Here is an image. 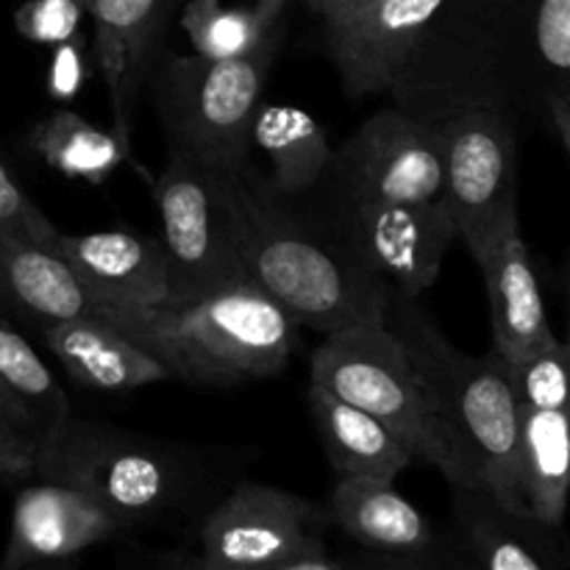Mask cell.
Wrapping results in <instances>:
<instances>
[{
  "label": "cell",
  "instance_id": "1",
  "mask_svg": "<svg viewBox=\"0 0 570 570\" xmlns=\"http://www.w3.org/2000/svg\"><path fill=\"white\" fill-rule=\"evenodd\" d=\"M226 193L250 282L301 328L332 334L384 321L390 287L323 217L295 209L250 161L226 170Z\"/></svg>",
  "mask_w": 570,
  "mask_h": 570
},
{
  "label": "cell",
  "instance_id": "2",
  "mask_svg": "<svg viewBox=\"0 0 570 570\" xmlns=\"http://www.w3.org/2000/svg\"><path fill=\"white\" fill-rule=\"evenodd\" d=\"M384 323L415 365L438 432L451 488H476L510 510H527L521 488V404L507 362L495 351L465 354L421 309L390 289Z\"/></svg>",
  "mask_w": 570,
  "mask_h": 570
},
{
  "label": "cell",
  "instance_id": "3",
  "mask_svg": "<svg viewBox=\"0 0 570 570\" xmlns=\"http://www.w3.org/2000/svg\"><path fill=\"white\" fill-rule=\"evenodd\" d=\"M98 317L148 348L170 379L212 387L282 373L301 332L289 312L254 282L232 284L184 304L109 306Z\"/></svg>",
  "mask_w": 570,
  "mask_h": 570
},
{
  "label": "cell",
  "instance_id": "4",
  "mask_svg": "<svg viewBox=\"0 0 570 570\" xmlns=\"http://www.w3.org/2000/svg\"><path fill=\"white\" fill-rule=\"evenodd\" d=\"M282 28L248 56L212 61L204 56H167L150 81L156 115L173 154L215 170L248 165L250 126L262 106Z\"/></svg>",
  "mask_w": 570,
  "mask_h": 570
},
{
  "label": "cell",
  "instance_id": "5",
  "mask_svg": "<svg viewBox=\"0 0 570 570\" xmlns=\"http://www.w3.org/2000/svg\"><path fill=\"white\" fill-rule=\"evenodd\" d=\"M309 384L379 417L417 465L445 473L449 454L410 354L384 321L326 334L309 360Z\"/></svg>",
  "mask_w": 570,
  "mask_h": 570
},
{
  "label": "cell",
  "instance_id": "6",
  "mask_svg": "<svg viewBox=\"0 0 570 570\" xmlns=\"http://www.w3.org/2000/svg\"><path fill=\"white\" fill-rule=\"evenodd\" d=\"M154 198L170 282L167 304H184L250 282L228 204L226 170L198 165L170 150L165 170L154 181Z\"/></svg>",
  "mask_w": 570,
  "mask_h": 570
},
{
  "label": "cell",
  "instance_id": "7",
  "mask_svg": "<svg viewBox=\"0 0 570 570\" xmlns=\"http://www.w3.org/2000/svg\"><path fill=\"white\" fill-rule=\"evenodd\" d=\"M33 476L83 490L126 529L159 518L184 493V473L167 451L76 417L39 460Z\"/></svg>",
  "mask_w": 570,
  "mask_h": 570
},
{
  "label": "cell",
  "instance_id": "8",
  "mask_svg": "<svg viewBox=\"0 0 570 570\" xmlns=\"http://www.w3.org/2000/svg\"><path fill=\"white\" fill-rule=\"evenodd\" d=\"M443 154L440 200L454 217L456 234L471 248L518 204V122L495 106H462L426 120Z\"/></svg>",
  "mask_w": 570,
  "mask_h": 570
},
{
  "label": "cell",
  "instance_id": "9",
  "mask_svg": "<svg viewBox=\"0 0 570 570\" xmlns=\"http://www.w3.org/2000/svg\"><path fill=\"white\" fill-rule=\"evenodd\" d=\"M443 154L434 128L401 106L367 117L334 150L323 181L328 198L360 204H410L443 193Z\"/></svg>",
  "mask_w": 570,
  "mask_h": 570
},
{
  "label": "cell",
  "instance_id": "10",
  "mask_svg": "<svg viewBox=\"0 0 570 570\" xmlns=\"http://www.w3.org/2000/svg\"><path fill=\"white\" fill-rule=\"evenodd\" d=\"M323 220L390 289L421 298L443 273L454 217L440 198L410 204H360L328 198Z\"/></svg>",
  "mask_w": 570,
  "mask_h": 570
},
{
  "label": "cell",
  "instance_id": "11",
  "mask_svg": "<svg viewBox=\"0 0 570 570\" xmlns=\"http://www.w3.org/2000/svg\"><path fill=\"white\" fill-rule=\"evenodd\" d=\"M323 518L317 504L301 495L243 482L206 515L200 557L193 562L198 570H256L326 551Z\"/></svg>",
  "mask_w": 570,
  "mask_h": 570
},
{
  "label": "cell",
  "instance_id": "12",
  "mask_svg": "<svg viewBox=\"0 0 570 570\" xmlns=\"http://www.w3.org/2000/svg\"><path fill=\"white\" fill-rule=\"evenodd\" d=\"M449 0H362L323 17L326 45L351 98L390 92Z\"/></svg>",
  "mask_w": 570,
  "mask_h": 570
},
{
  "label": "cell",
  "instance_id": "13",
  "mask_svg": "<svg viewBox=\"0 0 570 570\" xmlns=\"http://www.w3.org/2000/svg\"><path fill=\"white\" fill-rule=\"evenodd\" d=\"M128 532L98 499L72 484L37 479L17 493L0 570L76 562L92 546Z\"/></svg>",
  "mask_w": 570,
  "mask_h": 570
},
{
  "label": "cell",
  "instance_id": "14",
  "mask_svg": "<svg viewBox=\"0 0 570 570\" xmlns=\"http://www.w3.org/2000/svg\"><path fill=\"white\" fill-rule=\"evenodd\" d=\"M468 250L476 259L488 289L495 354L504 362H518L532 351L554 343L557 334L551 332L546 315L538 273L523 243L518 204L507 206L488 234Z\"/></svg>",
  "mask_w": 570,
  "mask_h": 570
},
{
  "label": "cell",
  "instance_id": "15",
  "mask_svg": "<svg viewBox=\"0 0 570 570\" xmlns=\"http://www.w3.org/2000/svg\"><path fill=\"white\" fill-rule=\"evenodd\" d=\"M48 245L87 284L100 312L109 306H161L170 298L167 256L159 237L131 228L89 234H65L56 228Z\"/></svg>",
  "mask_w": 570,
  "mask_h": 570
},
{
  "label": "cell",
  "instance_id": "16",
  "mask_svg": "<svg viewBox=\"0 0 570 570\" xmlns=\"http://www.w3.org/2000/svg\"><path fill=\"white\" fill-rule=\"evenodd\" d=\"M454 493V551L471 570H570L562 529L476 488Z\"/></svg>",
  "mask_w": 570,
  "mask_h": 570
},
{
  "label": "cell",
  "instance_id": "17",
  "mask_svg": "<svg viewBox=\"0 0 570 570\" xmlns=\"http://www.w3.org/2000/svg\"><path fill=\"white\" fill-rule=\"evenodd\" d=\"M95 22V61L106 78L115 134L131 148L134 109L154 50L167 0H87Z\"/></svg>",
  "mask_w": 570,
  "mask_h": 570
},
{
  "label": "cell",
  "instance_id": "18",
  "mask_svg": "<svg viewBox=\"0 0 570 570\" xmlns=\"http://www.w3.org/2000/svg\"><path fill=\"white\" fill-rule=\"evenodd\" d=\"M0 312L33 328L100 315L78 273L50 248L22 234H0Z\"/></svg>",
  "mask_w": 570,
  "mask_h": 570
},
{
  "label": "cell",
  "instance_id": "19",
  "mask_svg": "<svg viewBox=\"0 0 570 570\" xmlns=\"http://www.w3.org/2000/svg\"><path fill=\"white\" fill-rule=\"evenodd\" d=\"M37 334L78 387L131 393L170 379L167 367L148 348L98 315L53 323Z\"/></svg>",
  "mask_w": 570,
  "mask_h": 570
},
{
  "label": "cell",
  "instance_id": "20",
  "mask_svg": "<svg viewBox=\"0 0 570 570\" xmlns=\"http://www.w3.org/2000/svg\"><path fill=\"white\" fill-rule=\"evenodd\" d=\"M507 70L521 109L570 100V0H534L523 22L501 26Z\"/></svg>",
  "mask_w": 570,
  "mask_h": 570
},
{
  "label": "cell",
  "instance_id": "21",
  "mask_svg": "<svg viewBox=\"0 0 570 570\" xmlns=\"http://www.w3.org/2000/svg\"><path fill=\"white\" fill-rule=\"evenodd\" d=\"M326 518L365 551L421 554L438 546L426 515L387 479L340 476Z\"/></svg>",
  "mask_w": 570,
  "mask_h": 570
},
{
  "label": "cell",
  "instance_id": "22",
  "mask_svg": "<svg viewBox=\"0 0 570 570\" xmlns=\"http://www.w3.org/2000/svg\"><path fill=\"white\" fill-rule=\"evenodd\" d=\"M306 404L326 449L328 465L337 471V476H373L395 482L406 468L415 465L410 449L379 417L367 415L360 406L315 384L306 390Z\"/></svg>",
  "mask_w": 570,
  "mask_h": 570
},
{
  "label": "cell",
  "instance_id": "23",
  "mask_svg": "<svg viewBox=\"0 0 570 570\" xmlns=\"http://www.w3.org/2000/svg\"><path fill=\"white\" fill-rule=\"evenodd\" d=\"M250 142L271 159L273 189L284 198H306L328 176L334 150L326 128L289 104H262L250 126Z\"/></svg>",
  "mask_w": 570,
  "mask_h": 570
},
{
  "label": "cell",
  "instance_id": "24",
  "mask_svg": "<svg viewBox=\"0 0 570 570\" xmlns=\"http://www.w3.org/2000/svg\"><path fill=\"white\" fill-rule=\"evenodd\" d=\"M0 390L37 451V465L72 421L70 399L37 348L0 312Z\"/></svg>",
  "mask_w": 570,
  "mask_h": 570
},
{
  "label": "cell",
  "instance_id": "25",
  "mask_svg": "<svg viewBox=\"0 0 570 570\" xmlns=\"http://www.w3.org/2000/svg\"><path fill=\"white\" fill-rule=\"evenodd\" d=\"M521 488L529 515L562 529L570 504V412L521 406Z\"/></svg>",
  "mask_w": 570,
  "mask_h": 570
},
{
  "label": "cell",
  "instance_id": "26",
  "mask_svg": "<svg viewBox=\"0 0 570 570\" xmlns=\"http://www.w3.org/2000/svg\"><path fill=\"white\" fill-rule=\"evenodd\" d=\"M28 148L50 170L65 178H78L100 187L131 159V148L104 126L81 117L72 109H56L28 134Z\"/></svg>",
  "mask_w": 570,
  "mask_h": 570
},
{
  "label": "cell",
  "instance_id": "27",
  "mask_svg": "<svg viewBox=\"0 0 570 570\" xmlns=\"http://www.w3.org/2000/svg\"><path fill=\"white\" fill-rule=\"evenodd\" d=\"M181 28L193 45V53L212 61L254 53L276 31L262 26L254 6H226L223 0H187Z\"/></svg>",
  "mask_w": 570,
  "mask_h": 570
},
{
  "label": "cell",
  "instance_id": "28",
  "mask_svg": "<svg viewBox=\"0 0 570 570\" xmlns=\"http://www.w3.org/2000/svg\"><path fill=\"white\" fill-rule=\"evenodd\" d=\"M507 371L523 410L570 412V348L566 340L557 337L523 360L507 362Z\"/></svg>",
  "mask_w": 570,
  "mask_h": 570
},
{
  "label": "cell",
  "instance_id": "29",
  "mask_svg": "<svg viewBox=\"0 0 570 570\" xmlns=\"http://www.w3.org/2000/svg\"><path fill=\"white\" fill-rule=\"evenodd\" d=\"M87 14V0H26L14 11V28L28 42L53 48L78 37Z\"/></svg>",
  "mask_w": 570,
  "mask_h": 570
},
{
  "label": "cell",
  "instance_id": "30",
  "mask_svg": "<svg viewBox=\"0 0 570 570\" xmlns=\"http://www.w3.org/2000/svg\"><path fill=\"white\" fill-rule=\"evenodd\" d=\"M53 232V223L28 198L26 189L17 184V178L0 159V234H22L37 243H48Z\"/></svg>",
  "mask_w": 570,
  "mask_h": 570
},
{
  "label": "cell",
  "instance_id": "31",
  "mask_svg": "<svg viewBox=\"0 0 570 570\" xmlns=\"http://www.w3.org/2000/svg\"><path fill=\"white\" fill-rule=\"evenodd\" d=\"M89 81V50L87 39L78 37L53 45L48 67V95L56 104H72Z\"/></svg>",
  "mask_w": 570,
  "mask_h": 570
},
{
  "label": "cell",
  "instance_id": "32",
  "mask_svg": "<svg viewBox=\"0 0 570 570\" xmlns=\"http://www.w3.org/2000/svg\"><path fill=\"white\" fill-rule=\"evenodd\" d=\"M37 471V451L20 417L0 390V476L28 479Z\"/></svg>",
  "mask_w": 570,
  "mask_h": 570
},
{
  "label": "cell",
  "instance_id": "33",
  "mask_svg": "<svg viewBox=\"0 0 570 570\" xmlns=\"http://www.w3.org/2000/svg\"><path fill=\"white\" fill-rule=\"evenodd\" d=\"M345 570H471L462 557L445 554L440 546L421 551V554H382V551H365L345 560Z\"/></svg>",
  "mask_w": 570,
  "mask_h": 570
},
{
  "label": "cell",
  "instance_id": "34",
  "mask_svg": "<svg viewBox=\"0 0 570 570\" xmlns=\"http://www.w3.org/2000/svg\"><path fill=\"white\" fill-rule=\"evenodd\" d=\"M189 570H198L195 562H189ZM256 570H345V560H334L326 551H315V554L293 557V560L276 562V566L256 568Z\"/></svg>",
  "mask_w": 570,
  "mask_h": 570
},
{
  "label": "cell",
  "instance_id": "35",
  "mask_svg": "<svg viewBox=\"0 0 570 570\" xmlns=\"http://www.w3.org/2000/svg\"><path fill=\"white\" fill-rule=\"evenodd\" d=\"M289 0H254V11L259 14L262 26L276 28L278 20H282L284 9H287Z\"/></svg>",
  "mask_w": 570,
  "mask_h": 570
},
{
  "label": "cell",
  "instance_id": "36",
  "mask_svg": "<svg viewBox=\"0 0 570 570\" xmlns=\"http://www.w3.org/2000/svg\"><path fill=\"white\" fill-rule=\"evenodd\" d=\"M549 120L554 122L557 134L562 137L566 142L568 156H570V100H560V104H551L549 106Z\"/></svg>",
  "mask_w": 570,
  "mask_h": 570
},
{
  "label": "cell",
  "instance_id": "37",
  "mask_svg": "<svg viewBox=\"0 0 570 570\" xmlns=\"http://www.w3.org/2000/svg\"><path fill=\"white\" fill-rule=\"evenodd\" d=\"M306 3H309V9L315 11L317 17H328V14H337V11H343V9H348V6H354V3H362V0H306Z\"/></svg>",
  "mask_w": 570,
  "mask_h": 570
},
{
  "label": "cell",
  "instance_id": "38",
  "mask_svg": "<svg viewBox=\"0 0 570 570\" xmlns=\"http://www.w3.org/2000/svg\"><path fill=\"white\" fill-rule=\"evenodd\" d=\"M31 570H76L72 562H61V566H45V568H31Z\"/></svg>",
  "mask_w": 570,
  "mask_h": 570
},
{
  "label": "cell",
  "instance_id": "39",
  "mask_svg": "<svg viewBox=\"0 0 570 570\" xmlns=\"http://www.w3.org/2000/svg\"><path fill=\"white\" fill-rule=\"evenodd\" d=\"M568 348H570V273H568V337H566Z\"/></svg>",
  "mask_w": 570,
  "mask_h": 570
},
{
  "label": "cell",
  "instance_id": "40",
  "mask_svg": "<svg viewBox=\"0 0 570 570\" xmlns=\"http://www.w3.org/2000/svg\"><path fill=\"white\" fill-rule=\"evenodd\" d=\"M173 570H189V562H187V566H181V568H173Z\"/></svg>",
  "mask_w": 570,
  "mask_h": 570
}]
</instances>
